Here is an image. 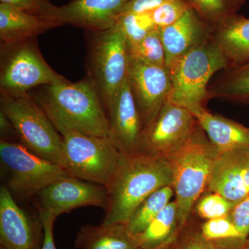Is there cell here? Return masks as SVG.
<instances>
[{
	"instance_id": "12",
	"label": "cell",
	"mask_w": 249,
	"mask_h": 249,
	"mask_svg": "<svg viewBox=\"0 0 249 249\" xmlns=\"http://www.w3.org/2000/svg\"><path fill=\"white\" fill-rule=\"evenodd\" d=\"M128 81L144 129L153 122L168 100L172 81L165 67L129 58Z\"/></svg>"
},
{
	"instance_id": "15",
	"label": "cell",
	"mask_w": 249,
	"mask_h": 249,
	"mask_svg": "<svg viewBox=\"0 0 249 249\" xmlns=\"http://www.w3.org/2000/svg\"><path fill=\"white\" fill-rule=\"evenodd\" d=\"M130 0H71L54 6L49 19L85 31L105 30L114 26Z\"/></svg>"
},
{
	"instance_id": "5",
	"label": "cell",
	"mask_w": 249,
	"mask_h": 249,
	"mask_svg": "<svg viewBox=\"0 0 249 249\" xmlns=\"http://www.w3.org/2000/svg\"><path fill=\"white\" fill-rule=\"evenodd\" d=\"M87 71L108 107L128 77V42L117 22L105 30L86 31Z\"/></svg>"
},
{
	"instance_id": "22",
	"label": "cell",
	"mask_w": 249,
	"mask_h": 249,
	"mask_svg": "<svg viewBox=\"0 0 249 249\" xmlns=\"http://www.w3.org/2000/svg\"><path fill=\"white\" fill-rule=\"evenodd\" d=\"M210 100L249 105V62L224 70L209 85Z\"/></svg>"
},
{
	"instance_id": "25",
	"label": "cell",
	"mask_w": 249,
	"mask_h": 249,
	"mask_svg": "<svg viewBox=\"0 0 249 249\" xmlns=\"http://www.w3.org/2000/svg\"><path fill=\"white\" fill-rule=\"evenodd\" d=\"M199 17L215 27L228 18L237 14L242 6L240 0H186Z\"/></svg>"
},
{
	"instance_id": "23",
	"label": "cell",
	"mask_w": 249,
	"mask_h": 249,
	"mask_svg": "<svg viewBox=\"0 0 249 249\" xmlns=\"http://www.w3.org/2000/svg\"><path fill=\"white\" fill-rule=\"evenodd\" d=\"M179 231L178 204L175 200L170 201L139 235L140 249L161 247L175 240Z\"/></svg>"
},
{
	"instance_id": "31",
	"label": "cell",
	"mask_w": 249,
	"mask_h": 249,
	"mask_svg": "<svg viewBox=\"0 0 249 249\" xmlns=\"http://www.w3.org/2000/svg\"><path fill=\"white\" fill-rule=\"evenodd\" d=\"M240 243L238 240L211 241L205 238L201 231L190 232L183 237L175 249H235Z\"/></svg>"
},
{
	"instance_id": "4",
	"label": "cell",
	"mask_w": 249,
	"mask_h": 249,
	"mask_svg": "<svg viewBox=\"0 0 249 249\" xmlns=\"http://www.w3.org/2000/svg\"><path fill=\"white\" fill-rule=\"evenodd\" d=\"M219 151L199 124L190 139L169 159L173 187L178 204L180 229L186 225L192 209L202 194Z\"/></svg>"
},
{
	"instance_id": "33",
	"label": "cell",
	"mask_w": 249,
	"mask_h": 249,
	"mask_svg": "<svg viewBox=\"0 0 249 249\" xmlns=\"http://www.w3.org/2000/svg\"><path fill=\"white\" fill-rule=\"evenodd\" d=\"M228 216L242 238L247 240L249 236V195L236 202Z\"/></svg>"
},
{
	"instance_id": "40",
	"label": "cell",
	"mask_w": 249,
	"mask_h": 249,
	"mask_svg": "<svg viewBox=\"0 0 249 249\" xmlns=\"http://www.w3.org/2000/svg\"><path fill=\"white\" fill-rule=\"evenodd\" d=\"M0 249H5L4 248H3L2 247H0Z\"/></svg>"
},
{
	"instance_id": "13",
	"label": "cell",
	"mask_w": 249,
	"mask_h": 249,
	"mask_svg": "<svg viewBox=\"0 0 249 249\" xmlns=\"http://www.w3.org/2000/svg\"><path fill=\"white\" fill-rule=\"evenodd\" d=\"M44 228L40 216L21 209L4 184L0 188V244L5 249H41Z\"/></svg>"
},
{
	"instance_id": "28",
	"label": "cell",
	"mask_w": 249,
	"mask_h": 249,
	"mask_svg": "<svg viewBox=\"0 0 249 249\" xmlns=\"http://www.w3.org/2000/svg\"><path fill=\"white\" fill-rule=\"evenodd\" d=\"M205 238L211 241L244 240L229 216L209 219L201 228Z\"/></svg>"
},
{
	"instance_id": "18",
	"label": "cell",
	"mask_w": 249,
	"mask_h": 249,
	"mask_svg": "<svg viewBox=\"0 0 249 249\" xmlns=\"http://www.w3.org/2000/svg\"><path fill=\"white\" fill-rule=\"evenodd\" d=\"M58 27L61 25L55 21L28 14L0 3L1 47H10L36 39L41 34Z\"/></svg>"
},
{
	"instance_id": "32",
	"label": "cell",
	"mask_w": 249,
	"mask_h": 249,
	"mask_svg": "<svg viewBox=\"0 0 249 249\" xmlns=\"http://www.w3.org/2000/svg\"><path fill=\"white\" fill-rule=\"evenodd\" d=\"M0 3L47 19L54 6L49 0H0Z\"/></svg>"
},
{
	"instance_id": "27",
	"label": "cell",
	"mask_w": 249,
	"mask_h": 249,
	"mask_svg": "<svg viewBox=\"0 0 249 249\" xmlns=\"http://www.w3.org/2000/svg\"><path fill=\"white\" fill-rule=\"evenodd\" d=\"M116 22L120 25L129 45L142 40L157 28L150 13L121 14Z\"/></svg>"
},
{
	"instance_id": "20",
	"label": "cell",
	"mask_w": 249,
	"mask_h": 249,
	"mask_svg": "<svg viewBox=\"0 0 249 249\" xmlns=\"http://www.w3.org/2000/svg\"><path fill=\"white\" fill-rule=\"evenodd\" d=\"M77 249H140L139 235L124 224L83 226L75 239Z\"/></svg>"
},
{
	"instance_id": "24",
	"label": "cell",
	"mask_w": 249,
	"mask_h": 249,
	"mask_svg": "<svg viewBox=\"0 0 249 249\" xmlns=\"http://www.w3.org/2000/svg\"><path fill=\"white\" fill-rule=\"evenodd\" d=\"M175 195L173 186L163 187L154 192L137 208L126 226L135 235L142 234L150 222L170 202Z\"/></svg>"
},
{
	"instance_id": "17",
	"label": "cell",
	"mask_w": 249,
	"mask_h": 249,
	"mask_svg": "<svg viewBox=\"0 0 249 249\" xmlns=\"http://www.w3.org/2000/svg\"><path fill=\"white\" fill-rule=\"evenodd\" d=\"M213 31V27L205 22L193 9L188 10L171 25L160 28L166 69L211 35Z\"/></svg>"
},
{
	"instance_id": "34",
	"label": "cell",
	"mask_w": 249,
	"mask_h": 249,
	"mask_svg": "<svg viewBox=\"0 0 249 249\" xmlns=\"http://www.w3.org/2000/svg\"><path fill=\"white\" fill-rule=\"evenodd\" d=\"M168 0H130L124 6L122 14L150 13Z\"/></svg>"
},
{
	"instance_id": "11",
	"label": "cell",
	"mask_w": 249,
	"mask_h": 249,
	"mask_svg": "<svg viewBox=\"0 0 249 249\" xmlns=\"http://www.w3.org/2000/svg\"><path fill=\"white\" fill-rule=\"evenodd\" d=\"M35 198L39 213L56 219L78 208L94 206L106 210L109 195L106 187L67 175L46 187Z\"/></svg>"
},
{
	"instance_id": "2",
	"label": "cell",
	"mask_w": 249,
	"mask_h": 249,
	"mask_svg": "<svg viewBox=\"0 0 249 249\" xmlns=\"http://www.w3.org/2000/svg\"><path fill=\"white\" fill-rule=\"evenodd\" d=\"M34 97L57 130L69 127L96 137H109V122L102 99L89 77L76 83L65 80L44 86Z\"/></svg>"
},
{
	"instance_id": "10",
	"label": "cell",
	"mask_w": 249,
	"mask_h": 249,
	"mask_svg": "<svg viewBox=\"0 0 249 249\" xmlns=\"http://www.w3.org/2000/svg\"><path fill=\"white\" fill-rule=\"evenodd\" d=\"M197 124L191 111L167 100L153 122L144 129L137 153L169 160L186 143Z\"/></svg>"
},
{
	"instance_id": "6",
	"label": "cell",
	"mask_w": 249,
	"mask_h": 249,
	"mask_svg": "<svg viewBox=\"0 0 249 249\" xmlns=\"http://www.w3.org/2000/svg\"><path fill=\"white\" fill-rule=\"evenodd\" d=\"M1 112L14 126L18 142L36 155L63 166L62 136L45 111L27 93L18 95L1 93Z\"/></svg>"
},
{
	"instance_id": "35",
	"label": "cell",
	"mask_w": 249,
	"mask_h": 249,
	"mask_svg": "<svg viewBox=\"0 0 249 249\" xmlns=\"http://www.w3.org/2000/svg\"><path fill=\"white\" fill-rule=\"evenodd\" d=\"M39 216L44 228V240L41 249H56L53 236V224L55 218L45 213H39Z\"/></svg>"
},
{
	"instance_id": "36",
	"label": "cell",
	"mask_w": 249,
	"mask_h": 249,
	"mask_svg": "<svg viewBox=\"0 0 249 249\" xmlns=\"http://www.w3.org/2000/svg\"><path fill=\"white\" fill-rule=\"evenodd\" d=\"M177 240L176 239L171 242H168V243L165 244V245L161 246V247H158L154 249H175L177 246Z\"/></svg>"
},
{
	"instance_id": "19",
	"label": "cell",
	"mask_w": 249,
	"mask_h": 249,
	"mask_svg": "<svg viewBox=\"0 0 249 249\" xmlns=\"http://www.w3.org/2000/svg\"><path fill=\"white\" fill-rule=\"evenodd\" d=\"M219 153L249 147V127L210 112L206 107L191 111Z\"/></svg>"
},
{
	"instance_id": "9",
	"label": "cell",
	"mask_w": 249,
	"mask_h": 249,
	"mask_svg": "<svg viewBox=\"0 0 249 249\" xmlns=\"http://www.w3.org/2000/svg\"><path fill=\"white\" fill-rule=\"evenodd\" d=\"M1 93L18 95L66 80L45 61L36 39L1 47Z\"/></svg>"
},
{
	"instance_id": "1",
	"label": "cell",
	"mask_w": 249,
	"mask_h": 249,
	"mask_svg": "<svg viewBox=\"0 0 249 249\" xmlns=\"http://www.w3.org/2000/svg\"><path fill=\"white\" fill-rule=\"evenodd\" d=\"M173 183V168L167 159L142 153L122 155L107 188L109 198L102 224H127L142 201Z\"/></svg>"
},
{
	"instance_id": "8",
	"label": "cell",
	"mask_w": 249,
	"mask_h": 249,
	"mask_svg": "<svg viewBox=\"0 0 249 249\" xmlns=\"http://www.w3.org/2000/svg\"><path fill=\"white\" fill-rule=\"evenodd\" d=\"M3 184L14 198L27 200L67 176L61 166L36 155L18 142L0 140Z\"/></svg>"
},
{
	"instance_id": "29",
	"label": "cell",
	"mask_w": 249,
	"mask_h": 249,
	"mask_svg": "<svg viewBox=\"0 0 249 249\" xmlns=\"http://www.w3.org/2000/svg\"><path fill=\"white\" fill-rule=\"evenodd\" d=\"M191 9L193 8L186 0H168L150 15L156 27L164 28L176 22Z\"/></svg>"
},
{
	"instance_id": "7",
	"label": "cell",
	"mask_w": 249,
	"mask_h": 249,
	"mask_svg": "<svg viewBox=\"0 0 249 249\" xmlns=\"http://www.w3.org/2000/svg\"><path fill=\"white\" fill-rule=\"evenodd\" d=\"M58 132L63 142L62 168L67 175L107 188L122 156L110 139L69 127L59 129Z\"/></svg>"
},
{
	"instance_id": "16",
	"label": "cell",
	"mask_w": 249,
	"mask_h": 249,
	"mask_svg": "<svg viewBox=\"0 0 249 249\" xmlns=\"http://www.w3.org/2000/svg\"><path fill=\"white\" fill-rule=\"evenodd\" d=\"M207 188L236 203L249 195V147L221 152L214 160Z\"/></svg>"
},
{
	"instance_id": "38",
	"label": "cell",
	"mask_w": 249,
	"mask_h": 249,
	"mask_svg": "<svg viewBox=\"0 0 249 249\" xmlns=\"http://www.w3.org/2000/svg\"><path fill=\"white\" fill-rule=\"evenodd\" d=\"M240 1L241 4H242V5H243L244 4H245L246 0H240Z\"/></svg>"
},
{
	"instance_id": "3",
	"label": "cell",
	"mask_w": 249,
	"mask_h": 249,
	"mask_svg": "<svg viewBox=\"0 0 249 249\" xmlns=\"http://www.w3.org/2000/svg\"><path fill=\"white\" fill-rule=\"evenodd\" d=\"M229 64L213 34L167 69L172 81L168 100L188 110L206 107L209 83Z\"/></svg>"
},
{
	"instance_id": "30",
	"label": "cell",
	"mask_w": 249,
	"mask_h": 249,
	"mask_svg": "<svg viewBox=\"0 0 249 249\" xmlns=\"http://www.w3.org/2000/svg\"><path fill=\"white\" fill-rule=\"evenodd\" d=\"M235 204L220 194L212 193L199 201L196 205V213L201 217L207 220L227 217Z\"/></svg>"
},
{
	"instance_id": "39",
	"label": "cell",
	"mask_w": 249,
	"mask_h": 249,
	"mask_svg": "<svg viewBox=\"0 0 249 249\" xmlns=\"http://www.w3.org/2000/svg\"><path fill=\"white\" fill-rule=\"evenodd\" d=\"M246 241H247V243H248L249 245V236L248 237V238H247V240H246Z\"/></svg>"
},
{
	"instance_id": "37",
	"label": "cell",
	"mask_w": 249,
	"mask_h": 249,
	"mask_svg": "<svg viewBox=\"0 0 249 249\" xmlns=\"http://www.w3.org/2000/svg\"><path fill=\"white\" fill-rule=\"evenodd\" d=\"M246 240L241 242L240 245L237 246L235 249H249V245Z\"/></svg>"
},
{
	"instance_id": "14",
	"label": "cell",
	"mask_w": 249,
	"mask_h": 249,
	"mask_svg": "<svg viewBox=\"0 0 249 249\" xmlns=\"http://www.w3.org/2000/svg\"><path fill=\"white\" fill-rule=\"evenodd\" d=\"M109 138L122 155L138 152L144 130L142 117L127 79L106 108Z\"/></svg>"
},
{
	"instance_id": "26",
	"label": "cell",
	"mask_w": 249,
	"mask_h": 249,
	"mask_svg": "<svg viewBox=\"0 0 249 249\" xmlns=\"http://www.w3.org/2000/svg\"><path fill=\"white\" fill-rule=\"evenodd\" d=\"M128 48L129 58L150 65L165 67V49L160 36V28H156L137 43L128 44Z\"/></svg>"
},
{
	"instance_id": "21",
	"label": "cell",
	"mask_w": 249,
	"mask_h": 249,
	"mask_svg": "<svg viewBox=\"0 0 249 249\" xmlns=\"http://www.w3.org/2000/svg\"><path fill=\"white\" fill-rule=\"evenodd\" d=\"M213 36L229 62V68L249 62V18L234 15L213 27Z\"/></svg>"
}]
</instances>
